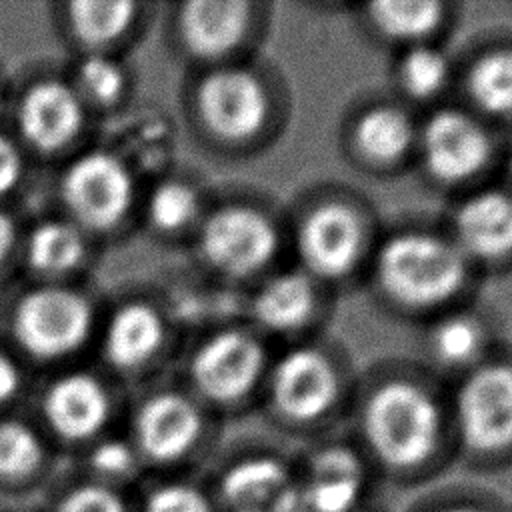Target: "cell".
Listing matches in <instances>:
<instances>
[{
  "instance_id": "obj_5",
  "label": "cell",
  "mask_w": 512,
  "mask_h": 512,
  "mask_svg": "<svg viewBox=\"0 0 512 512\" xmlns=\"http://www.w3.org/2000/svg\"><path fill=\"white\" fill-rule=\"evenodd\" d=\"M204 482L220 512H302L296 460L274 450L238 452Z\"/></svg>"
},
{
  "instance_id": "obj_1",
  "label": "cell",
  "mask_w": 512,
  "mask_h": 512,
  "mask_svg": "<svg viewBox=\"0 0 512 512\" xmlns=\"http://www.w3.org/2000/svg\"><path fill=\"white\" fill-rule=\"evenodd\" d=\"M360 450L382 488L418 492L440 480L456 456L434 398L416 384L380 386L360 414Z\"/></svg>"
},
{
  "instance_id": "obj_38",
  "label": "cell",
  "mask_w": 512,
  "mask_h": 512,
  "mask_svg": "<svg viewBox=\"0 0 512 512\" xmlns=\"http://www.w3.org/2000/svg\"><path fill=\"white\" fill-rule=\"evenodd\" d=\"M394 510H396V508H390V506L384 502V504H380L378 508H374V510H370V512H394Z\"/></svg>"
},
{
  "instance_id": "obj_33",
  "label": "cell",
  "mask_w": 512,
  "mask_h": 512,
  "mask_svg": "<svg viewBox=\"0 0 512 512\" xmlns=\"http://www.w3.org/2000/svg\"><path fill=\"white\" fill-rule=\"evenodd\" d=\"M448 64L446 58L428 46L412 48L400 64L402 86L418 98L434 94L446 80Z\"/></svg>"
},
{
  "instance_id": "obj_39",
  "label": "cell",
  "mask_w": 512,
  "mask_h": 512,
  "mask_svg": "<svg viewBox=\"0 0 512 512\" xmlns=\"http://www.w3.org/2000/svg\"><path fill=\"white\" fill-rule=\"evenodd\" d=\"M508 504H510V512H512V496H508Z\"/></svg>"
},
{
  "instance_id": "obj_22",
  "label": "cell",
  "mask_w": 512,
  "mask_h": 512,
  "mask_svg": "<svg viewBox=\"0 0 512 512\" xmlns=\"http://www.w3.org/2000/svg\"><path fill=\"white\" fill-rule=\"evenodd\" d=\"M86 258V238L70 220H44L26 240V262L42 276H62Z\"/></svg>"
},
{
  "instance_id": "obj_3",
  "label": "cell",
  "mask_w": 512,
  "mask_h": 512,
  "mask_svg": "<svg viewBox=\"0 0 512 512\" xmlns=\"http://www.w3.org/2000/svg\"><path fill=\"white\" fill-rule=\"evenodd\" d=\"M378 280L398 302L432 306L450 298L464 280L458 246L426 234H402L378 254Z\"/></svg>"
},
{
  "instance_id": "obj_31",
  "label": "cell",
  "mask_w": 512,
  "mask_h": 512,
  "mask_svg": "<svg viewBox=\"0 0 512 512\" xmlns=\"http://www.w3.org/2000/svg\"><path fill=\"white\" fill-rule=\"evenodd\" d=\"M48 512H134V496L82 476L50 500Z\"/></svg>"
},
{
  "instance_id": "obj_35",
  "label": "cell",
  "mask_w": 512,
  "mask_h": 512,
  "mask_svg": "<svg viewBox=\"0 0 512 512\" xmlns=\"http://www.w3.org/2000/svg\"><path fill=\"white\" fill-rule=\"evenodd\" d=\"M24 174V158L18 144L0 132V196L12 192Z\"/></svg>"
},
{
  "instance_id": "obj_26",
  "label": "cell",
  "mask_w": 512,
  "mask_h": 512,
  "mask_svg": "<svg viewBox=\"0 0 512 512\" xmlns=\"http://www.w3.org/2000/svg\"><path fill=\"white\" fill-rule=\"evenodd\" d=\"M86 478L128 492L144 474V464L130 438L100 436L86 446Z\"/></svg>"
},
{
  "instance_id": "obj_21",
  "label": "cell",
  "mask_w": 512,
  "mask_h": 512,
  "mask_svg": "<svg viewBox=\"0 0 512 512\" xmlns=\"http://www.w3.org/2000/svg\"><path fill=\"white\" fill-rule=\"evenodd\" d=\"M48 446L44 436L20 418L0 420V490L30 488L44 474Z\"/></svg>"
},
{
  "instance_id": "obj_2",
  "label": "cell",
  "mask_w": 512,
  "mask_h": 512,
  "mask_svg": "<svg viewBox=\"0 0 512 512\" xmlns=\"http://www.w3.org/2000/svg\"><path fill=\"white\" fill-rule=\"evenodd\" d=\"M456 456L476 474L512 466V368L484 366L460 386L454 404Z\"/></svg>"
},
{
  "instance_id": "obj_8",
  "label": "cell",
  "mask_w": 512,
  "mask_h": 512,
  "mask_svg": "<svg viewBox=\"0 0 512 512\" xmlns=\"http://www.w3.org/2000/svg\"><path fill=\"white\" fill-rule=\"evenodd\" d=\"M60 200L80 230L118 226L134 202V178L112 152L90 150L72 160L60 178Z\"/></svg>"
},
{
  "instance_id": "obj_25",
  "label": "cell",
  "mask_w": 512,
  "mask_h": 512,
  "mask_svg": "<svg viewBox=\"0 0 512 512\" xmlns=\"http://www.w3.org/2000/svg\"><path fill=\"white\" fill-rule=\"evenodd\" d=\"M134 512H220L204 478L156 476L134 496Z\"/></svg>"
},
{
  "instance_id": "obj_19",
  "label": "cell",
  "mask_w": 512,
  "mask_h": 512,
  "mask_svg": "<svg viewBox=\"0 0 512 512\" xmlns=\"http://www.w3.org/2000/svg\"><path fill=\"white\" fill-rule=\"evenodd\" d=\"M246 4L236 0H192L182 6L178 26L186 48L200 58L228 52L246 26Z\"/></svg>"
},
{
  "instance_id": "obj_18",
  "label": "cell",
  "mask_w": 512,
  "mask_h": 512,
  "mask_svg": "<svg viewBox=\"0 0 512 512\" xmlns=\"http://www.w3.org/2000/svg\"><path fill=\"white\" fill-rule=\"evenodd\" d=\"M458 250L496 258L512 250V198L486 190L460 204L454 220Z\"/></svg>"
},
{
  "instance_id": "obj_11",
  "label": "cell",
  "mask_w": 512,
  "mask_h": 512,
  "mask_svg": "<svg viewBox=\"0 0 512 512\" xmlns=\"http://www.w3.org/2000/svg\"><path fill=\"white\" fill-rule=\"evenodd\" d=\"M84 124V102L70 82L42 78L30 84L16 106L20 138L38 152H58L76 140Z\"/></svg>"
},
{
  "instance_id": "obj_23",
  "label": "cell",
  "mask_w": 512,
  "mask_h": 512,
  "mask_svg": "<svg viewBox=\"0 0 512 512\" xmlns=\"http://www.w3.org/2000/svg\"><path fill=\"white\" fill-rule=\"evenodd\" d=\"M314 290L308 276L284 272L270 278L254 296L252 310L260 324L270 330H292L312 312Z\"/></svg>"
},
{
  "instance_id": "obj_34",
  "label": "cell",
  "mask_w": 512,
  "mask_h": 512,
  "mask_svg": "<svg viewBox=\"0 0 512 512\" xmlns=\"http://www.w3.org/2000/svg\"><path fill=\"white\" fill-rule=\"evenodd\" d=\"M480 346V328L474 320L466 316L444 318L434 334L432 348L436 356L446 364H464L468 362Z\"/></svg>"
},
{
  "instance_id": "obj_4",
  "label": "cell",
  "mask_w": 512,
  "mask_h": 512,
  "mask_svg": "<svg viewBox=\"0 0 512 512\" xmlns=\"http://www.w3.org/2000/svg\"><path fill=\"white\" fill-rule=\"evenodd\" d=\"M302 512H370L382 484L358 444L322 442L296 460Z\"/></svg>"
},
{
  "instance_id": "obj_30",
  "label": "cell",
  "mask_w": 512,
  "mask_h": 512,
  "mask_svg": "<svg viewBox=\"0 0 512 512\" xmlns=\"http://www.w3.org/2000/svg\"><path fill=\"white\" fill-rule=\"evenodd\" d=\"M440 4L430 0H392L372 4L376 26L398 40H414L430 32L440 20Z\"/></svg>"
},
{
  "instance_id": "obj_14",
  "label": "cell",
  "mask_w": 512,
  "mask_h": 512,
  "mask_svg": "<svg viewBox=\"0 0 512 512\" xmlns=\"http://www.w3.org/2000/svg\"><path fill=\"white\" fill-rule=\"evenodd\" d=\"M196 102L208 128L228 140L254 134L266 118L264 88L246 70L226 68L208 74L198 86Z\"/></svg>"
},
{
  "instance_id": "obj_28",
  "label": "cell",
  "mask_w": 512,
  "mask_h": 512,
  "mask_svg": "<svg viewBox=\"0 0 512 512\" xmlns=\"http://www.w3.org/2000/svg\"><path fill=\"white\" fill-rule=\"evenodd\" d=\"M72 86L84 104L110 106L126 90V72L108 52H88L76 66Z\"/></svg>"
},
{
  "instance_id": "obj_13",
  "label": "cell",
  "mask_w": 512,
  "mask_h": 512,
  "mask_svg": "<svg viewBox=\"0 0 512 512\" xmlns=\"http://www.w3.org/2000/svg\"><path fill=\"white\" fill-rule=\"evenodd\" d=\"M262 350L242 332H222L200 346L190 374L198 392L218 404L242 400L262 370Z\"/></svg>"
},
{
  "instance_id": "obj_29",
  "label": "cell",
  "mask_w": 512,
  "mask_h": 512,
  "mask_svg": "<svg viewBox=\"0 0 512 512\" xmlns=\"http://www.w3.org/2000/svg\"><path fill=\"white\" fill-rule=\"evenodd\" d=\"M474 102L492 112H512V52H492L478 60L468 78Z\"/></svg>"
},
{
  "instance_id": "obj_36",
  "label": "cell",
  "mask_w": 512,
  "mask_h": 512,
  "mask_svg": "<svg viewBox=\"0 0 512 512\" xmlns=\"http://www.w3.org/2000/svg\"><path fill=\"white\" fill-rule=\"evenodd\" d=\"M22 386V374L12 356L0 350V404L12 400Z\"/></svg>"
},
{
  "instance_id": "obj_12",
  "label": "cell",
  "mask_w": 512,
  "mask_h": 512,
  "mask_svg": "<svg viewBox=\"0 0 512 512\" xmlns=\"http://www.w3.org/2000/svg\"><path fill=\"white\" fill-rule=\"evenodd\" d=\"M272 404L278 416L296 426L320 422L334 406L336 378L330 362L316 350H292L272 372Z\"/></svg>"
},
{
  "instance_id": "obj_7",
  "label": "cell",
  "mask_w": 512,
  "mask_h": 512,
  "mask_svg": "<svg viewBox=\"0 0 512 512\" xmlns=\"http://www.w3.org/2000/svg\"><path fill=\"white\" fill-rule=\"evenodd\" d=\"M18 346L38 360L64 358L86 344L94 324L90 300L66 286L28 290L12 310Z\"/></svg>"
},
{
  "instance_id": "obj_20",
  "label": "cell",
  "mask_w": 512,
  "mask_h": 512,
  "mask_svg": "<svg viewBox=\"0 0 512 512\" xmlns=\"http://www.w3.org/2000/svg\"><path fill=\"white\" fill-rule=\"evenodd\" d=\"M136 10L130 0H72L66 4V24L86 54L108 52L130 30Z\"/></svg>"
},
{
  "instance_id": "obj_15",
  "label": "cell",
  "mask_w": 512,
  "mask_h": 512,
  "mask_svg": "<svg viewBox=\"0 0 512 512\" xmlns=\"http://www.w3.org/2000/svg\"><path fill=\"white\" fill-rule=\"evenodd\" d=\"M488 152L490 144L482 126L462 112L442 110L424 126V162L440 180L468 178L486 162Z\"/></svg>"
},
{
  "instance_id": "obj_17",
  "label": "cell",
  "mask_w": 512,
  "mask_h": 512,
  "mask_svg": "<svg viewBox=\"0 0 512 512\" xmlns=\"http://www.w3.org/2000/svg\"><path fill=\"white\" fill-rule=\"evenodd\" d=\"M164 322L158 310L146 302H128L110 316L102 352L110 366L120 372L142 368L160 348Z\"/></svg>"
},
{
  "instance_id": "obj_10",
  "label": "cell",
  "mask_w": 512,
  "mask_h": 512,
  "mask_svg": "<svg viewBox=\"0 0 512 512\" xmlns=\"http://www.w3.org/2000/svg\"><path fill=\"white\" fill-rule=\"evenodd\" d=\"M40 408L46 430L54 438L88 446L104 434L112 416V398L96 376L68 372L46 388Z\"/></svg>"
},
{
  "instance_id": "obj_6",
  "label": "cell",
  "mask_w": 512,
  "mask_h": 512,
  "mask_svg": "<svg viewBox=\"0 0 512 512\" xmlns=\"http://www.w3.org/2000/svg\"><path fill=\"white\" fill-rule=\"evenodd\" d=\"M130 440L146 470L158 476L190 474L204 450L206 420L188 396L158 392L138 406Z\"/></svg>"
},
{
  "instance_id": "obj_9",
  "label": "cell",
  "mask_w": 512,
  "mask_h": 512,
  "mask_svg": "<svg viewBox=\"0 0 512 512\" xmlns=\"http://www.w3.org/2000/svg\"><path fill=\"white\" fill-rule=\"evenodd\" d=\"M198 244L204 260L216 270L242 276L270 260L276 236L262 214L242 206H228L204 220Z\"/></svg>"
},
{
  "instance_id": "obj_24",
  "label": "cell",
  "mask_w": 512,
  "mask_h": 512,
  "mask_svg": "<svg viewBox=\"0 0 512 512\" xmlns=\"http://www.w3.org/2000/svg\"><path fill=\"white\" fill-rule=\"evenodd\" d=\"M394 512H510L508 496L482 482H434Z\"/></svg>"
},
{
  "instance_id": "obj_32",
  "label": "cell",
  "mask_w": 512,
  "mask_h": 512,
  "mask_svg": "<svg viewBox=\"0 0 512 512\" xmlns=\"http://www.w3.org/2000/svg\"><path fill=\"white\" fill-rule=\"evenodd\" d=\"M146 212L152 226L162 232H174L194 220L198 212V198L188 184L180 180H166L150 192Z\"/></svg>"
},
{
  "instance_id": "obj_16",
  "label": "cell",
  "mask_w": 512,
  "mask_h": 512,
  "mask_svg": "<svg viewBox=\"0 0 512 512\" xmlns=\"http://www.w3.org/2000/svg\"><path fill=\"white\" fill-rule=\"evenodd\" d=\"M360 244V222L340 204H326L310 212L298 236L306 266L320 276L344 274L356 262Z\"/></svg>"
},
{
  "instance_id": "obj_37",
  "label": "cell",
  "mask_w": 512,
  "mask_h": 512,
  "mask_svg": "<svg viewBox=\"0 0 512 512\" xmlns=\"http://www.w3.org/2000/svg\"><path fill=\"white\" fill-rule=\"evenodd\" d=\"M16 242V226L14 220L0 208V266L6 262L8 254L12 252V246Z\"/></svg>"
},
{
  "instance_id": "obj_27",
  "label": "cell",
  "mask_w": 512,
  "mask_h": 512,
  "mask_svg": "<svg viewBox=\"0 0 512 512\" xmlns=\"http://www.w3.org/2000/svg\"><path fill=\"white\" fill-rule=\"evenodd\" d=\"M414 130L410 120L396 108H374L364 114L356 126V142L360 150L374 160H394L402 156Z\"/></svg>"
}]
</instances>
